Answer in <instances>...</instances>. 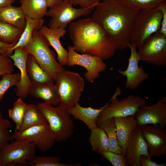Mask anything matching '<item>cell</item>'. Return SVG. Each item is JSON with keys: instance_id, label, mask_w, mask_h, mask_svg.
<instances>
[{"instance_id": "obj_1", "label": "cell", "mask_w": 166, "mask_h": 166, "mask_svg": "<svg viewBox=\"0 0 166 166\" xmlns=\"http://www.w3.org/2000/svg\"><path fill=\"white\" fill-rule=\"evenodd\" d=\"M95 9L91 18L108 34L115 44L117 50L129 48L140 11L119 0H103Z\"/></svg>"}, {"instance_id": "obj_2", "label": "cell", "mask_w": 166, "mask_h": 166, "mask_svg": "<svg viewBox=\"0 0 166 166\" xmlns=\"http://www.w3.org/2000/svg\"><path fill=\"white\" fill-rule=\"evenodd\" d=\"M68 30L72 46L77 52L104 60L113 57L117 50L115 44L108 34L91 18L71 22Z\"/></svg>"}, {"instance_id": "obj_3", "label": "cell", "mask_w": 166, "mask_h": 166, "mask_svg": "<svg viewBox=\"0 0 166 166\" xmlns=\"http://www.w3.org/2000/svg\"><path fill=\"white\" fill-rule=\"evenodd\" d=\"M47 39L39 32L35 30L32 39L23 48L32 55L36 61L54 80L57 75L64 69L57 61L54 52L50 48Z\"/></svg>"}, {"instance_id": "obj_4", "label": "cell", "mask_w": 166, "mask_h": 166, "mask_svg": "<svg viewBox=\"0 0 166 166\" xmlns=\"http://www.w3.org/2000/svg\"><path fill=\"white\" fill-rule=\"evenodd\" d=\"M60 96L58 106L66 110L77 103L84 90L83 78L77 73L64 69L54 80Z\"/></svg>"}, {"instance_id": "obj_5", "label": "cell", "mask_w": 166, "mask_h": 166, "mask_svg": "<svg viewBox=\"0 0 166 166\" xmlns=\"http://www.w3.org/2000/svg\"><path fill=\"white\" fill-rule=\"evenodd\" d=\"M37 105L45 118L56 141L62 142L71 136L74 133V124L66 110L45 102Z\"/></svg>"}, {"instance_id": "obj_6", "label": "cell", "mask_w": 166, "mask_h": 166, "mask_svg": "<svg viewBox=\"0 0 166 166\" xmlns=\"http://www.w3.org/2000/svg\"><path fill=\"white\" fill-rule=\"evenodd\" d=\"M121 94V91L118 87L110 99L109 104L100 114L97 121L98 127L109 118L134 116L140 107L146 104L145 100L134 95H129L119 101L117 97Z\"/></svg>"}, {"instance_id": "obj_7", "label": "cell", "mask_w": 166, "mask_h": 166, "mask_svg": "<svg viewBox=\"0 0 166 166\" xmlns=\"http://www.w3.org/2000/svg\"><path fill=\"white\" fill-rule=\"evenodd\" d=\"M162 14L158 6L139 11L136 18L131 39L138 49L144 41L160 28Z\"/></svg>"}, {"instance_id": "obj_8", "label": "cell", "mask_w": 166, "mask_h": 166, "mask_svg": "<svg viewBox=\"0 0 166 166\" xmlns=\"http://www.w3.org/2000/svg\"><path fill=\"white\" fill-rule=\"evenodd\" d=\"M36 146L33 143L14 140L0 148V158L2 165L19 164L28 165L36 156Z\"/></svg>"}, {"instance_id": "obj_9", "label": "cell", "mask_w": 166, "mask_h": 166, "mask_svg": "<svg viewBox=\"0 0 166 166\" xmlns=\"http://www.w3.org/2000/svg\"><path fill=\"white\" fill-rule=\"evenodd\" d=\"M140 61L159 67L166 66V36L158 31L138 49Z\"/></svg>"}, {"instance_id": "obj_10", "label": "cell", "mask_w": 166, "mask_h": 166, "mask_svg": "<svg viewBox=\"0 0 166 166\" xmlns=\"http://www.w3.org/2000/svg\"><path fill=\"white\" fill-rule=\"evenodd\" d=\"M92 11L89 9L75 8L69 0H64L61 3L48 10L46 15L51 18L48 26L51 29H65L73 20L82 16H86Z\"/></svg>"}, {"instance_id": "obj_11", "label": "cell", "mask_w": 166, "mask_h": 166, "mask_svg": "<svg viewBox=\"0 0 166 166\" xmlns=\"http://www.w3.org/2000/svg\"><path fill=\"white\" fill-rule=\"evenodd\" d=\"M12 136L14 140H23L34 143L42 152L50 149L56 141L48 124L33 126L21 131L15 130Z\"/></svg>"}, {"instance_id": "obj_12", "label": "cell", "mask_w": 166, "mask_h": 166, "mask_svg": "<svg viewBox=\"0 0 166 166\" xmlns=\"http://www.w3.org/2000/svg\"><path fill=\"white\" fill-rule=\"evenodd\" d=\"M67 64L68 66L78 65L84 67L86 70L84 77L88 81L93 83L99 76L100 73L104 71L107 65L101 58L90 54H80L72 46L68 47Z\"/></svg>"}, {"instance_id": "obj_13", "label": "cell", "mask_w": 166, "mask_h": 166, "mask_svg": "<svg viewBox=\"0 0 166 166\" xmlns=\"http://www.w3.org/2000/svg\"><path fill=\"white\" fill-rule=\"evenodd\" d=\"M147 144L150 156L160 157L166 155V132L158 124L139 125Z\"/></svg>"}, {"instance_id": "obj_14", "label": "cell", "mask_w": 166, "mask_h": 166, "mask_svg": "<svg viewBox=\"0 0 166 166\" xmlns=\"http://www.w3.org/2000/svg\"><path fill=\"white\" fill-rule=\"evenodd\" d=\"M139 125L158 124L162 128L166 126V97L164 96L155 104L140 107L134 115Z\"/></svg>"}, {"instance_id": "obj_15", "label": "cell", "mask_w": 166, "mask_h": 166, "mask_svg": "<svg viewBox=\"0 0 166 166\" xmlns=\"http://www.w3.org/2000/svg\"><path fill=\"white\" fill-rule=\"evenodd\" d=\"M129 48L130 50V54L128 59V67L125 70L119 69L117 71L122 76L126 77L125 87L127 89L134 90L140 84L148 78L149 74L144 72L143 66H139L138 63L140 60L135 45L131 43Z\"/></svg>"}, {"instance_id": "obj_16", "label": "cell", "mask_w": 166, "mask_h": 166, "mask_svg": "<svg viewBox=\"0 0 166 166\" xmlns=\"http://www.w3.org/2000/svg\"><path fill=\"white\" fill-rule=\"evenodd\" d=\"M14 51V53L9 57L20 72V79L15 85L16 94L18 98L23 99L29 95V90L32 85L26 69V61L29 54L23 47L17 48Z\"/></svg>"}, {"instance_id": "obj_17", "label": "cell", "mask_w": 166, "mask_h": 166, "mask_svg": "<svg viewBox=\"0 0 166 166\" xmlns=\"http://www.w3.org/2000/svg\"><path fill=\"white\" fill-rule=\"evenodd\" d=\"M142 155L150 157L138 125L131 132L128 140L125 154L127 166H141L139 160Z\"/></svg>"}, {"instance_id": "obj_18", "label": "cell", "mask_w": 166, "mask_h": 166, "mask_svg": "<svg viewBox=\"0 0 166 166\" xmlns=\"http://www.w3.org/2000/svg\"><path fill=\"white\" fill-rule=\"evenodd\" d=\"M39 30L56 51L57 54V59L59 64L62 66L66 65L68 52L60 41L61 38L66 33L65 29L61 28L51 29L43 25Z\"/></svg>"}, {"instance_id": "obj_19", "label": "cell", "mask_w": 166, "mask_h": 166, "mask_svg": "<svg viewBox=\"0 0 166 166\" xmlns=\"http://www.w3.org/2000/svg\"><path fill=\"white\" fill-rule=\"evenodd\" d=\"M109 101L99 109L90 107H84L78 103L66 110L70 115L76 119L83 122L90 130L98 126L97 124L98 117L101 111L109 104Z\"/></svg>"}, {"instance_id": "obj_20", "label": "cell", "mask_w": 166, "mask_h": 166, "mask_svg": "<svg viewBox=\"0 0 166 166\" xmlns=\"http://www.w3.org/2000/svg\"><path fill=\"white\" fill-rule=\"evenodd\" d=\"M119 145L125 156L128 140L131 132L139 125L134 116L113 118Z\"/></svg>"}, {"instance_id": "obj_21", "label": "cell", "mask_w": 166, "mask_h": 166, "mask_svg": "<svg viewBox=\"0 0 166 166\" xmlns=\"http://www.w3.org/2000/svg\"><path fill=\"white\" fill-rule=\"evenodd\" d=\"M29 95L42 99L44 102L53 106L59 105L60 101L57 88L54 83L38 85L32 84L29 90Z\"/></svg>"}, {"instance_id": "obj_22", "label": "cell", "mask_w": 166, "mask_h": 166, "mask_svg": "<svg viewBox=\"0 0 166 166\" xmlns=\"http://www.w3.org/2000/svg\"><path fill=\"white\" fill-rule=\"evenodd\" d=\"M26 69L32 84L38 85L54 83V80L42 69L34 57L30 54L26 61Z\"/></svg>"}, {"instance_id": "obj_23", "label": "cell", "mask_w": 166, "mask_h": 166, "mask_svg": "<svg viewBox=\"0 0 166 166\" xmlns=\"http://www.w3.org/2000/svg\"><path fill=\"white\" fill-rule=\"evenodd\" d=\"M0 20L23 30L26 16L21 6L12 5L0 9Z\"/></svg>"}, {"instance_id": "obj_24", "label": "cell", "mask_w": 166, "mask_h": 166, "mask_svg": "<svg viewBox=\"0 0 166 166\" xmlns=\"http://www.w3.org/2000/svg\"><path fill=\"white\" fill-rule=\"evenodd\" d=\"M26 20L25 27L18 41L9 49L10 56L13 54L14 50L16 48L23 47L28 44L32 39L34 30H39L44 22L43 18L35 19L26 16Z\"/></svg>"}, {"instance_id": "obj_25", "label": "cell", "mask_w": 166, "mask_h": 166, "mask_svg": "<svg viewBox=\"0 0 166 166\" xmlns=\"http://www.w3.org/2000/svg\"><path fill=\"white\" fill-rule=\"evenodd\" d=\"M20 2L26 16L32 18H43L49 8L46 0H20Z\"/></svg>"}, {"instance_id": "obj_26", "label": "cell", "mask_w": 166, "mask_h": 166, "mask_svg": "<svg viewBox=\"0 0 166 166\" xmlns=\"http://www.w3.org/2000/svg\"><path fill=\"white\" fill-rule=\"evenodd\" d=\"M48 124L37 105L27 104L22 124L19 131L39 124Z\"/></svg>"}, {"instance_id": "obj_27", "label": "cell", "mask_w": 166, "mask_h": 166, "mask_svg": "<svg viewBox=\"0 0 166 166\" xmlns=\"http://www.w3.org/2000/svg\"><path fill=\"white\" fill-rule=\"evenodd\" d=\"M90 130L89 142L92 150L100 154L104 152L109 151V141L105 131L99 127Z\"/></svg>"}, {"instance_id": "obj_28", "label": "cell", "mask_w": 166, "mask_h": 166, "mask_svg": "<svg viewBox=\"0 0 166 166\" xmlns=\"http://www.w3.org/2000/svg\"><path fill=\"white\" fill-rule=\"evenodd\" d=\"M106 133L109 142V151L118 154H122V149L117 141L116 129L114 118H109L104 121L99 126Z\"/></svg>"}, {"instance_id": "obj_29", "label": "cell", "mask_w": 166, "mask_h": 166, "mask_svg": "<svg viewBox=\"0 0 166 166\" xmlns=\"http://www.w3.org/2000/svg\"><path fill=\"white\" fill-rule=\"evenodd\" d=\"M23 30L0 20V41L10 44L17 42Z\"/></svg>"}, {"instance_id": "obj_30", "label": "cell", "mask_w": 166, "mask_h": 166, "mask_svg": "<svg viewBox=\"0 0 166 166\" xmlns=\"http://www.w3.org/2000/svg\"><path fill=\"white\" fill-rule=\"evenodd\" d=\"M27 106L22 99L18 98L14 103L13 108L8 110L9 117L15 123L16 130L20 128Z\"/></svg>"}, {"instance_id": "obj_31", "label": "cell", "mask_w": 166, "mask_h": 166, "mask_svg": "<svg viewBox=\"0 0 166 166\" xmlns=\"http://www.w3.org/2000/svg\"><path fill=\"white\" fill-rule=\"evenodd\" d=\"M60 157L58 156H41L35 157L28 166H80V163L68 164L60 161Z\"/></svg>"}, {"instance_id": "obj_32", "label": "cell", "mask_w": 166, "mask_h": 166, "mask_svg": "<svg viewBox=\"0 0 166 166\" xmlns=\"http://www.w3.org/2000/svg\"><path fill=\"white\" fill-rule=\"evenodd\" d=\"M123 4L138 11L147 10L157 7L166 0H119Z\"/></svg>"}, {"instance_id": "obj_33", "label": "cell", "mask_w": 166, "mask_h": 166, "mask_svg": "<svg viewBox=\"0 0 166 166\" xmlns=\"http://www.w3.org/2000/svg\"><path fill=\"white\" fill-rule=\"evenodd\" d=\"M12 127L10 121L3 117L0 110V148L7 143L14 140L10 132Z\"/></svg>"}, {"instance_id": "obj_34", "label": "cell", "mask_w": 166, "mask_h": 166, "mask_svg": "<svg viewBox=\"0 0 166 166\" xmlns=\"http://www.w3.org/2000/svg\"><path fill=\"white\" fill-rule=\"evenodd\" d=\"M20 78V73H7L2 76L0 80V103L6 92L12 86H15Z\"/></svg>"}, {"instance_id": "obj_35", "label": "cell", "mask_w": 166, "mask_h": 166, "mask_svg": "<svg viewBox=\"0 0 166 166\" xmlns=\"http://www.w3.org/2000/svg\"><path fill=\"white\" fill-rule=\"evenodd\" d=\"M101 155L113 166H127L126 158L122 154L116 153L108 151L102 152Z\"/></svg>"}, {"instance_id": "obj_36", "label": "cell", "mask_w": 166, "mask_h": 166, "mask_svg": "<svg viewBox=\"0 0 166 166\" xmlns=\"http://www.w3.org/2000/svg\"><path fill=\"white\" fill-rule=\"evenodd\" d=\"M14 65L12 59L8 56L0 55V77L13 72Z\"/></svg>"}, {"instance_id": "obj_37", "label": "cell", "mask_w": 166, "mask_h": 166, "mask_svg": "<svg viewBox=\"0 0 166 166\" xmlns=\"http://www.w3.org/2000/svg\"><path fill=\"white\" fill-rule=\"evenodd\" d=\"M74 6H79L81 8L93 10L101 2V0H69Z\"/></svg>"}, {"instance_id": "obj_38", "label": "cell", "mask_w": 166, "mask_h": 166, "mask_svg": "<svg viewBox=\"0 0 166 166\" xmlns=\"http://www.w3.org/2000/svg\"><path fill=\"white\" fill-rule=\"evenodd\" d=\"M158 7L161 10L162 14L161 26L159 31L166 36V1L161 3Z\"/></svg>"}, {"instance_id": "obj_39", "label": "cell", "mask_w": 166, "mask_h": 166, "mask_svg": "<svg viewBox=\"0 0 166 166\" xmlns=\"http://www.w3.org/2000/svg\"><path fill=\"white\" fill-rule=\"evenodd\" d=\"M150 157H148L145 155H142L140 156L139 161L141 166H165L166 163L161 164H157L152 161Z\"/></svg>"}, {"instance_id": "obj_40", "label": "cell", "mask_w": 166, "mask_h": 166, "mask_svg": "<svg viewBox=\"0 0 166 166\" xmlns=\"http://www.w3.org/2000/svg\"><path fill=\"white\" fill-rule=\"evenodd\" d=\"M17 42L8 44L0 41V55H5L9 57L10 49L14 46Z\"/></svg>"}, {"instance_id": "obj_41", "label": "cell", "mask_w": 166, "mask_h": 166, "mask_svg": "<svg viewBox=\"0 0 166 166\" xmlns=\"http://www.w3.org/2000/svg\"><path fill=\"white\" fill-rule=\"evenodd\" d=\"M16 0H0V9L12 5Z\"/></svg>"}, {"instance_id": "obj_42", "label": "cell", "mask_w": 166, "mask_h": 166, "mask_svg": "<svg viewBox=\"0 0 166 166\" xmlns=\"http://www.w3.org/2000/svg\"><path fill=\"white\" fill-rule=\"evenodd\" d=\"M64 0H46L49 8L56 6L61 3Z\"/></svg>"}, {"instance_id": "obj_43", "label": "cell", "mask_w": 166, "mask_h": 166, "mask_svg": "<svg viewBox=\"0 0 166 166\" xmlns=\"http://www.w3.org/2000/svg\"><path fill=\"white\" fill-rule=\"evenodd\" d=\"M2 166V164L1 162V160H0V166Z\"/></svg>"}, {"instance_id": "obj_44", "label": "cell", "mask_w": 166, "mask_h": 166, "mask_svg": "<svg viewBox=\"0 0 166 166\" xmlns=\"http://www.w3.org/2000/svg\"></svg>"}]
</instances>
